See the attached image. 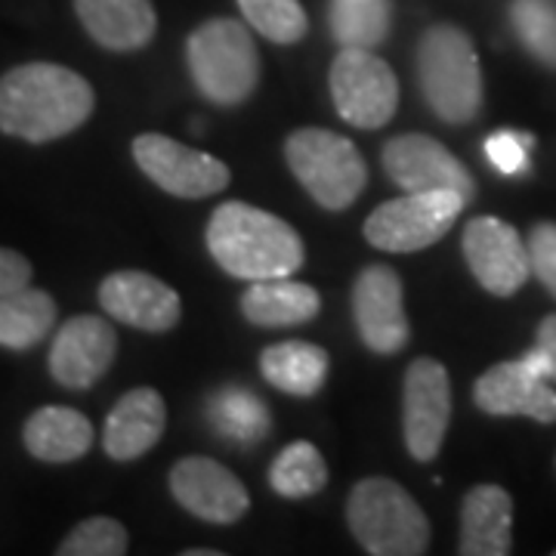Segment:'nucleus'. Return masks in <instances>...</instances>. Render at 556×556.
<instances>
[{"label":"nucleus","mask_w":556,"mask_h":556,"mask_svg":"<svg viewBox=\"0 0 556 556\" xmlns=\"http://www.w3.org/2000/svg\"><path fill=\"white\" fill-rule=\"evenodd\" d=\"M248 25L273 43H298L309 20L300 0H239Z\"/></svg>","instance_id":"nucleus-28"},{"label":"nucleus","mask_w":556,"mask_h":556,"mask_svg":"<svg viewBox=\"0 0 556 556\" xmlns=\"http://www.w3.org/2000/svg\"><path fill=\"white\" fill-rule=\"evenodd\" d=\"M321 300L313 285L291 278H260L241 294V313L260 328H291L318 316Z\"/></svg>","instance_id":"nucleus-22"},{"label":"nucleus","mask_w":556,"mask_h":556,"mask_svg":"<svg viewBox=\"0 0 556 556\" xmlns=\"http://www.w3.org/2000/svg\"><path fill=\"white\" fill-rule=\"evenodd\" d=\"M328 353L306 340L273 343L260 356L263 378L288 396H316L328 380Z\"/></svg>","instance_id":"nucleus-23"},{"label":"nucleus","mask_w":556,"mask_h":556,"mask_svg":"<svg viewBox=\"0 0 556 556\" xmlns=\"http://www.w3.org/2000/svg\"><path fill=\"white\" fill-rule=\"evenodd\" d=\"M535 139L529 134H517V130H501L485 139V155L495 164L504 177H517L529 170V149Z\"/></svg>","instance_id":"nucleus-30"},{"label":"nucleus","mask_w":556,"mask_h":556,"mask_svg":"<svg viewBox=\"0 0 556 556\" xmlns=\"http://www.w3.org/2000/svg\"><path fill=\"white\" fill-rule=\"evenodd\" d=\"M207 251L219 269L244 281L291 276L306 260L291 223L244 201H226L211 214Z\"/></svg>","instance_id":"nucleus-2"},{"label":"nucleus","mask_w":556,"mask_h":556,"mask_svg":"<svg viewBox=\"0 0 556 556\" xmlns=\"http://www.w3.org/2000/svg\"><path fill=\"white\" fill-rule=\"evenodd\" d=\"M28 281H31L28 257H22L13 248H0V298L13 294L20 288H28Z\"/></svg>","instance_id":"nucleus-33"},{"label":"nucleus","mask_w":556,"mask_h":556,"mask_svg":"<svg viewBox=\"0 0 556 556\" xmlns=\"http://www.w3.org/2000/svg\"><path fill=\"white\" fill-rule=\"evenodd\" d=\"M467 201L452 189L405 192L402 199L375 207V214L365 219V239L390 254H415L437 244L452 229Z\"/></svg>","instance_id":"nucleus-7"},{"label":"nucleus","mask_w":556,"mask_h":556,"mask_svg":"<svg viewBox=\"0 0 556 556\" xmlns=\"http://www.w3.org/2000/svg\"><path fill=\"white\" fill-rule=\"evenodd\" d=\"M328 467L318 448L306 439L285 445L269 467V485L281 497H313L325 489Z\"/></svg>","instance_id":"nucleus-25"},{"label":"nucleus","mask_w":556,"mask_h":556,"mask_svg":"<svg viewBox=\"0 0 556 556\" xmlns=\"http://www.w3.org/2000/svg\"><path fill=\"white\" fill-rule=\"evenodd\" d=\"M130 149L139 170L177 199H207L232 182V174L223 161L164 134H139Z\"/></svg>","instance_id":"nucleus-9"},{"label":"nucleus","mask_w":556,"mask_h":556,"mask_svg":"<svg viewBox=\"0 0 556 556\" xmlns=\"http://www.w3.org/2000/svg\"><path fill=\"white\" fill-rule=\"evenodd\" d=\"M56 300L38 288H20L0 298V346L3 350H31L50 338L56 325Z\"/></svg>","instance_id":"nucleus-24"},{"label":"nucleus","mask_w":556,"mask_h":556,"mask_svg":"<svg viewBox=\"0 0 556 556\" xmlns=\"http://www.w3.org/2000/svg\"><path fill=\"white\" fill-rule=\"evenodd\" d=\"M526 244H529L532 276L556 298V223H538Z\"/></svg>","instance_id":"nucleus-31"},{"label":"nucleus","mask_w":556,"mask_h":556,"mask_svg":"<svg viewBox=\"0 0 556 556\" xmlns=\"http://www.w3.org/2000/svg\"><path fill=\"white\" fill-rule=\"evenodd\" d=\"M93 424L78 408L68 405H43L22 427V442L28 455L43 464H72L90 452Z\"/></svg>","instance_id":"nucleus-21"},{"label":"nucleus","mask_w":556,"mask_h":556,"mask_svg":"<svg viewBox=\"0 0 556 556\" xmlns=\"http://www.w3.org/2000/svg\"><path fill=\"white\" fill-rule=\"evenodd\" d=\"M464 556H507L514 551V497L501 485H473L460 507Z\"/></svg>","instance_id":"nucleus-19"},{"label":"nucleus","mask_w":556,"mask_h":556,"mask_svg":"<svg viewBox=\"0 0 556 556\" xmlns=\"http://www.w3.org/2000/svg\"><path fill=\"white\" fill-rule=\"evenodd\" d=\"M535 346L547 356V368H551V380H556V316H547L538 325Z\"/></svg>","instance_id":"nucleus-34"},{"label":"nucleus","mask_w":556,"mask_h":556,"mask_svg":"<svg viewBox=\"0 0 556 556\" xmlns=\"http://www.w3.org/2000/svg\"><path fill=\"white\" fill-rule=\"evenodd\" d=\"M353 316H356L358 338L380 356H393L405 350L412 338L405 300H402V278L390 266H368L362 269L353 285Z\"/></svg>","instance_id":"nucleus-15"},{"label":"nucleus","mask_w":556,"mask_h":556,"mask_svg":"<svg viewBox=\"0 0 556 556\" xmlns=\"http://www.w3.org/2000/svg\"><path fill=\"white\" fill-rule=\"evenodd\" d=\"M87 35L112 53L142 50L159 31L152 0H75Z\"/></svg>","instance_id":"nucleus-20"},{"label":"nucleus","mask_w":556,"mask_h":556,"mask_svg":"<svg viewBox=\"0 0 556 556\" xmlns=\"http://www.w3.org/2000/svg\"><path fill=\"white\" fill-rule=\"evenodd\" d=\"M167 482H170V495L177 497L179 507L204 522L232 526L251 507V497H248V489L241 485V479L232 470H226L223 464H217L214 457H182L174 464Z\"/></svg>","instance_id":"nucleus-14"},{"label":"nucleus","mask_w":556,"mask_h":556,"mask_svg":"<svg viewBox=\"0 0 556 556\" xmlns=\"http://www.w3.org/2000/svg\"><path fill=\"white\" fill-rule=\"evenodd\" d=\"M331 97L340 118L362 130H378L396 115L399 80L371 50L343 47L331 65Z\"/></svg>","instance_id":"nucleus-8"},{"label":"nucleus","mask_w":556,"mask_h":556,"mask_svg":"<svg viewBox=\"0 0 556 556\" xmlns=\"http://www.w3.org/2000/svg\"><path fill=\"white\" fill-rule=\"evenodd\" d=\"M390 0H334L331 3V31L340 47L375 50L390 35Z\"/></svg>","instance_id":"nucleus-26"},{"label":"nucleus","mask_w":556,"mask_h":556,"mask_svg":"<svg viewBox=\"0 0 556 556\" xmlns=\"http://www.w3.org/2000/svg\"><path fill=\"white\" fill-rule=\"evenodd\" d=\"M452 417V383L437 358H415L405 371L402 387V430L408 455L430 464L439 455Z\"/></svg>","instance_id":"nucleus-10"},{"label":"nucleus","mask_w":556,"mask_h":556,"mask_svg":"<svg viewBox=\"0 0 556 556\" xmlns=\"http://www.w3.org/2000/svg\"><path fill=\"white\" fill-rule=\"evenodd\" d=\"M464 260L479 285L495 294L510 298L532 276L529 244L519 232L497 217H477L464 229Z\"/></svg>","instance_id":"nucleus-11"},{"label":"nucleus","mask_w":556,"mask_h":556,"mask_svg":"<svg viewBox=\"0 0 556 556\" xmlns=\"http://www.w3.org/2000/svg\"><path fill=\"white\" fill-rule=\"evenodd\" d=\"M510 25L538 62L556 68V0H510Z\"/></svg>","instance_id":"nucleus-27"},{"label":"nucleus","mask_w":556,"mask_h":556,"mask_svg":"<svg viewBox=\"0 0 556 556\" xmlns=\"http://www.w3.org/2000/svg\"><path fill=\"white\" fill-rule=\"evenodd\" d=\"M130 538L118 519L90 517L78 522L56 547L60 556H121L127 554Z\"/></svg>","instance_id":"nucleus-29"},{"label":"nucleus","mask_w":556,"mask_h":556,"mask_svg":"<svg viewBox=\"0 0 556 556\" xmlns=\"http://www.w3.org/2000/svg\"><path fill=\"white\" fill-rule=\"evenodd\" d=\"M350 532L371 556H420L430 547V519L399 482L362 479L346 501Z\"/></svg>","instance_id":"nucleus-4"},{"label":"nucleus","mask_w":556,"mask_h":556,"mask_svg":"<svg viewBox=\"0 0 556 556\" xmlns=\"http://www.w3.org/2000/svg\"><path fill=\"white\" fill-rule=\"evenodd\" d=\"M260 408L257 399H248L244 393H229V399L219 402V417H223V430L236 433V437L248 439L257 437L260 430H254V420H244L248 412Z\"/></svg>","instance_id":"nucleus-32"},{"label":"nucleus","mask_w":556,"mask_h":556,"mask_svg":"<svg viewBox=\"0 0 556 556\" xmlns=\"http://www.w3.org/2000/svg\"><path fill=\"white\" fill-rule=\"evenodd\" d=\"M285 161L298 182L325 207L343 211L362 195L368 164L346 137L321 127L294 130L285 142Z\"/></svg>","instance_id":"nucleus-6"},{"label":"nucleus","mask_w":556,"mask_h":556,"mask_svg":"<svg viewBox=\"0 0 556 556\" xmlns=\"http://www.w3.org/2000/svg\"><path fill=\"white\" fill-rule=\"evenodd\" d=\"M473 402L485 415L532 417L538 424L556 420V390L522 356L482 371L473 383Z\"/></svg>","instance_id":"nucleus-16"},{"label":"nucleus","mask_w":556,"mask_h":556,"mask_svg":"<svg viewBox=\"0 0 556 556\" xmlns=\"http://www.w3.org/2000/svg\"><path fill=\"white\" fill-rule=\"evenodd\" d=\"M100 303L115 321L152 334L170 331L182 316L177 291L152 273H139V269H118L102 278Z\"/></svg>","instance_id":"nucleus-17"},{"label":"nucleus","mask_w":556,"mask_h":556,"mask_svg":"<svg viewBox=\"0 0 556 556\" xmlns=\"http://www.w3.org/2000/svg\"><path fill=\"white\" fill-rule=\"evenodd\" d=\"M118 356V331L100 316L62 321L50 346V375L65 390H90Z\"/></svg>","instance_id":"nucleus-13"},{"label":"nucleus","mask_w":556,"mask_h":556,"mask_svg":"<svg viewBox=\"0 0 556 556\" xmlns=\"http://www.w3.org/2000/svg\"><path fill=\"white\" fill-rule=\"evenodd\" d=\"M383 170L402 192H437L452 189L464 199H473L477 186L467 167L427 134H402L383 146Z\"/></svg>","instance_id":"nucleus-12"},{"label":"nucleus","mask_w":556,"mask_h":556,"mask_svg":"<svg viewBox=\"0 0 556 556\" xmlns=\"http://www.w3.org/2000/svg\"><path fill=\"white\" fill-rule=\"evenodd\" d=\"M167 427V405L159 390L137 387L115 402L105 420L102 448L112 460H137L159 445Z\"/></svg>","instance_id":"nucleus-18"},{"label":"nucleus","mask_w":556,"mask_h":556,"mask_svg":"<svg viewBox=\"0 0 556 556\" xmlns=\"http://www.w3.org/2000/svg\"><path fill=\"white\" fill-rule=\"evenodd\" d=\"M186 62L195 87L217 105H239L257 90V43L236 20L199 25L186 40Z\"/></svg>","instance_id":"nucleus-5"},{"label":"nucleus","mask_w":556,"mask_h":556,"mask_svg":"<svg viewBox=\"0 0 556 556\" xmlns=\"http://www.w3.org/2000/svg\"><path fill=\"white\" fill-rule=\"evenodd\" d=\"M417 80L433 115L467 124L482 109V72L477 47L457 25H433L417 47Z\"/></svg>","instance_id":"nucleus-3"},{"label":"nucleus","mask_w":556,"mask_h":556,"mask_svg":"<svg viewBox=\"0 0 556 556\" xmlns=\"http://www.w3.org/2000/svg\"><path fill=\"white\" fill-rule=\"evenodd\" d=\"M182 556H223V551H204V547H192V551H182Z\"/></svg>","instance_id":"nucleus-35"},{"label":"nucleus","mask_w":556,"mask_h":556,"mask_svg":"<svg viewBox=\"0 0 556 556\" xmlns=\"http://www.w3.org/2000/svg\"><path fill=\"white\" fill-rule=\"evenodd\" d=\"M97 109L90 80L53 62H25L0 75V134L31 146L75 134Z\"/></svg>","instance_id":"nucleus-1"}]
</instances>
